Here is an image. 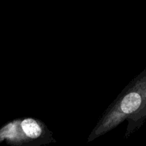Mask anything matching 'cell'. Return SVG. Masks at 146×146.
Listing matches in <instances>:
<instances>
[{
    "instance_id": "6da1fadb",
    "label": "cell",
    "mask_w": 146,
    "mask_h": 146,
    "mask_svg": "<svg viewBox=\"0 0 146 146\" xmlns=\"http://www.w3.org/2000/svg\"><path fill=\"white\" fill-rule=\"evenodd\" d=\"M43 133V128L39 123L32 118L9 123L0 129V141L17 143L19 141L38 139Z\"/></svg>"
},
{
    "instance_id": "7a4b0ae2",
    "label": "cell",
    "mask_w": 146,
    "mask_h": 146,
    "mask_svg": "<svg viewBox=\"0 0 146 146\" xmlns=\"http://www.w3.org/2000/svg\"><path fill=\"white\" fill-rule=\"evenodd\" d=\"M142 104V97L136 91H131L125 94L119 101V103L115 106L114 111H118L119 114H131L135 112L141 107Z\"/></svg>"
}]
</instances>
